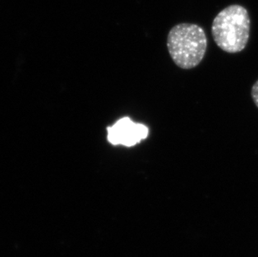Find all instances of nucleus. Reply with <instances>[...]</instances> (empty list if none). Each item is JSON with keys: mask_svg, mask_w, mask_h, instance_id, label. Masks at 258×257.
Masks as SVG:
<instances>
[{"mask_svg": "<svg viewBox=\"0 0 258 257\" xmlns=\"http://www.w3.org/2000/svg\"><path fill=\"white\" fill-rule=\"evenodd\" d=\"M251 20L246 9L238 5L225 8L212 22L215 43L223 51L236 53L246 48Z\"/></svg>", "mask_w": 258, "mask_h": 257, "instance_id": "1", "label": "nucleus"}, {"mask_svg": "<svg viewBox=\"0 0 258 257\" xmlns=\"http://www.w3.org/2000/svg\"><path fill=\"white\" fill-rule=\"evenodd\" d=\"M167 48L173 62L180 69L190 70L200 65L207 52L204 29L195 24L175 25L167 37Z\"/></svg>", "mask_w": 258, "mask_h": 257, "instance_id": "2", "label": "nucleus"}, {"mask_svg": "<svg viewBox=\"0 0 258 257\" xmlns=\"http://www.w3.org/2000/svg\"><path fill=\"white\" fill-rule=\"evenodd\" d=\"M148 127L145 124L136 123L128 117L119 119L112 126L107 130V139L114 146L132 147L147 138Z\"/></svg>", "mask_w": 258, "mask_h": 257, "instance_id": "3", "label": "nucleus"}, {"mask_svg": "<svg viewBox=\"0 0 258 257\" xmlns=\"http://www.w3.org/2000/svg\"><path fill=\"white\" fill-rule=\"evenodd\" d=\"M251 98L258 108V80L251 88Z\"/></svg>", "mask_w": 258, "mask_h": 257, "instance_id": "4", "label": "nucleus"}]
</instances>
